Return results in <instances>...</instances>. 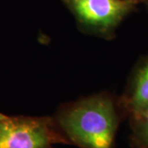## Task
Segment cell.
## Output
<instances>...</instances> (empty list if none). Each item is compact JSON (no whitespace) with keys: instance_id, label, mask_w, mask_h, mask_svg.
I'll return each instance as SVG.
<instances>
[{"instance_id":"1","label":"cell","mask_w":148,"mask_h":148,"mask_svg":"<svg viewBox=\"0 0 148 148\" xmlns=\"http://www.w3.org/2000/svg\"><path fill=\"white\" fill-rule=\"evenodd\" d=\"M123 115L119 101L110 94L99 93L64 104L53 117L70 145L115 148Z\"/></svg>"},{"instance_id":"2","label":"cell","mask_w":148,"mask_h":148,"mask_svg":"<svg viewBox=\"0 0 148 148\" xmlns=\"http://www.w3.org/2000/svg\"><path fill=\"white\" fill-rule=\"evenodd\" d=\"M82 32L108 40L143 0H62Z\"/></svg>"},{"instance_id":"3","label":"cell","mask_w":148,"mask_h":148,"mask_svg":"<svg viewBox=\"0 0 148 148\" xmlns=\"http://www.w3.org/2000/svg\"><path fill=\"white\" fill-rule=\"evenodd\" d=\"M70 145L53 116H8L0 119V148H54Z\"/></svg>"},{"instance_id":"4","label":"cell","mask_w":148,"mask_h":148,"mask_svg":"<svg viewBox=\"0 0 148 148\" xmlns=\"http://www.w3.org/2000/svg\"><path fill=\"white\" fill-rule=\"evenodd\" d=\"M119 104L123 115L129 119L148 109V56L134 68Z\"/></svg>"},{"instance_id":"5","label":"cell","mask_w":148,"mask_h":148,"mask_svg":"<svg viewBox=\"0 0 148 148\" xmlns=\"http://www.w3.org/2000/svg\"><path fill=\"white\" fill-rule=\"evenodd\" d=\"M130 145L132 148H148V109L129 119Z\"/></svg>"},{"instance_id":"6","label":"cell","mask_w":148,"mask_h":148,"mask_svg":"<svg viewBox=\"0 0 148 148\" xmlns=\"http://www.w3.org/2000/svg\"><path fill=\"white\" fill-rule=\"evenodd\" d=\"M143 3H144L146 4V6H147V8L148 9V0H143Z\"/></svg>"},{"instance_id":"7","label":"cell","mask_w":148,"mask_h":148,"mask_svg":"<svg viewBox=\"0 0 148 148\" xmlns=\"http://www.w3.org/2000/svg\"><path fill=\"white\" fill-rule=\"evenodd\" d=\"M5 116H6V114H3V113H1V112H0V119H3V118H4Z\"/></svg>"}]
</instances>
